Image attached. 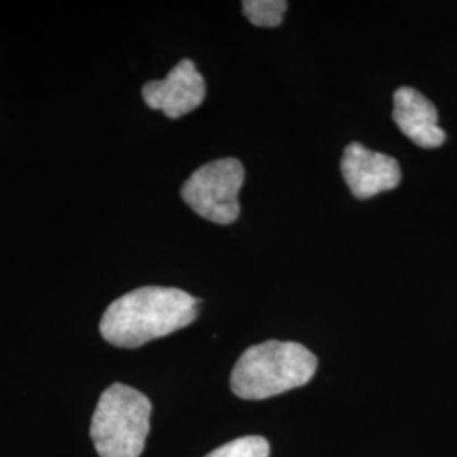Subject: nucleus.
Here are the masks:
<instances>
[{"label":"nucleus","mask_w":457,"mask_h":457,"mask_svg":"<svg viewBox=\"0 0 457 457\" xmlns=\"http://www.w3.org/2000/svg\"><path fill=\"white\" fill-rule=\"evenodd\" d=\"M200 300L180 288L145 287L112 302L100 320V334L115 347H141L190 326Z\"/></svg>","instance_id":"obj_1"},{"label":"nucleus","mask_w":457,"mask_h":457,"mask_svg":"<svg viewBox=\"0 0 457 457\" xmlns=\"http://www.w3.org/2000/svg\"><path fill=\"white\" fill-rule=\"evenodd\" d=\"M317 371V358L298 343L251 345L236 362L230 375L234 395L245 400H264L300 388Z\"/></svg>","instance_id":"obj_2"},{"label":"nucleus","mask_w":457,"mask_h":457,"mask_svg":"<svg viewBox=\"0 0 457 457\" xmlns=\"http://www.w3.org/2000/svg\"><path fill=\"white\" fill-rule=\"evenodd\" d=\"M151 402L128 385L114 383L98 400L90 437L100 457H139L149 434Z\"/></svg>","instance_id":"obj_3"},{"label":"nucleus","mask_w":457,"mask_h":457,"mask_svg":"<svg viewBox=\"0 0 457 457\" xmlns=\"http://www.w3.org/2000/svg\"><path fill=\"white\" fill-rule=\"evenodd\" d=\"M245 183V166L236 158H222L204 164L185 181L181 196L200 217L228 226L241 213L239 190Z\"/></svg>","instance_id":"obj_4"},{"label":"nucleus","mask_w":457,"mask_h":457,"mask_svg":"<svg viewBox=\"0 0 457 457\" xmlns=\"http://www.w3.org/2000/svg\"><path fill=\"white\" fill-rule=\"evenodd\" d=\"M205 94V80L192 60H181L164 80L147 82L143 87L147 107L162 111L170 119H180L195 111Z\"/></svg>","instance_id":"obj_5"},{"label":"nucleus","mask_w":457,"mask_h":457,"mask_svg":"<svg viewBox=\"0 0 457 457\" xmlns=\"http://www.w3.org/2000/svg\"><path fill=\"white\" fill-rule=\"evenodd\" d=\"M341 171L351 194L361 200L393 190L402 180L400 164L395 158L360 143H351L344 149Z\"/></svg>","instance_id":"obj_6"},{"label":"nucleus","mask_w":457,"mask_h":457,"mask_svg":"<svg viewBox=\"0 0 457 457\" xmlns=\"http://www.w3.org/2000/svg\"><path fill=\"white\" fill-rule=\"evenodd\" d=\"M393 120L417 146L432 149L445 141V132L437 124L436 105L411 87H400L393 94Z\"/></svg>","instance_id":"obj_7"},{"label":"nucleus","mask_w":457,"mask_h":457,"mask_svg":"<svg viewBox=\"0 0 457 457\" xmlns=\"http://www.w3.org/2000/svg\"><path fill=\"white\" fill-rule=\"evenodd\" d=\"M288 4L285 0H247L243 2V12L251 24L258 28H277L283 21Z\"/></svg>","instance_id":"obj_8"},{"label":"nucleus","mask_w":457,"mask_h":457,"mask_svg":"<svg viewBox=\"0 0 457 457\" xmlns=\"http://www.w3.org/2000/svg\"><path fill=\"white\" fill-rule=\"evenodd\" d=\"M205 457H270V444L260 436L228 442Z\"/></svg>","instance_id":"obj_9"}]
</instances>
